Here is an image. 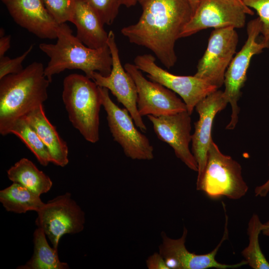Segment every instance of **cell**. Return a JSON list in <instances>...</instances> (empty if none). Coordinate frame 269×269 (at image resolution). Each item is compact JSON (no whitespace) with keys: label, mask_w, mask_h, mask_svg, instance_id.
<instances>
[{"label":"cell","mask_w":269,"mask_h":269,"mask_svg":"<svg viewBox=\"0 0 269 269\" xmlns=\"http://www.w3.org/2000/svg\"><path fill=\"white\" fill-rule=\"evenodd\" d=\"M142 12L122 34L131 43L151 51L167 68L177 61L176 41L193 14L186 0H137Z\"/></svg>","instance_id":"obj_1"},{"label":"cell","mask_w":269,"mask_h":269,"mask_svg":"<svg viewBox=\"0 0 269 269\" xmlns=\"http://www.w3.org/2000/svg\"><path fill=\"white\" fill-rule=\"evenodd\" d=\"M43 65L33 62L15 74L0 79V133L9 134L18 119L43 105L47 99L51 82L46 77Z\"/></svg>","instance_id":"obj_2"},{"label":"cell","mask_w":269,"mask_h":269,"mask_svg":"<svg viewBox=\"0 0 269 269\" xmlns=\"http://www.w3.org/2000/svg\"><path fill=\"white\" fill-rule=\"evenodd\" d=\"M55 43H41V51L49 58L44 69L46 77L51 82L56 74L67 69L83 71L87 77L93 72L108 76L112 68L111 51L107 46L99 48H91L84 44L66 24H59Z\"/></svg>","instance_id":"obj_3"},{"label":"cell","mask_w":269,"mask_h":269,"mask_svg":"<svg viewBox=\"0 0 269 269\" xmlns=\"http://www.w3.org/2000/svg\"><path fill=\"white\" fill-rule=\"evenodd\" d=\"M63 87L62 98L70 122L87 141L97 142L102 106L99 87L86 75L77 73L67 76Z\"/></svg>","instance_id":"obj_4"},{"label":"cell","mask_w":269,"mask_h":269,"mask_svg":"<svg viewBox=\"0 0 269 269\" xmlns=\"http://www.w3.org/2000/svg\"><path fill=\"white\" fill-rule=\"evenodd\" d=\"M196 189L212 199L226 196L235 200L244 196L248 190L240 163L222 153L213 139L208 150L203 174L196 182Z\"/></svg>","instance_id":"obj_5"},{"label":"cell","mask_w":269,"mask_h":269,"mask_svg":"<svg viewBox=\"0 0 269 269\" xmlns=\"http://www.w3.org/2000/svg\"><path fill=\"white\" fill-rule=\"evenodd\" d=\"M262 24L259 17L250 21L247 26V39L236 54L228 66L225 75V89L223 95L231 107L230 121L227 130H233L238 123L240 108L238 102L241 96V89L247 80V73L253 56L261 53L267 48L262 41H258L261 32Z\"/></svg>","instance_id":"obj_6"},{"label":"cell","mask_w":269,"mask_h":269,"mask_svg":"<svg viewBox=\"0 0 269 269\" xmlns=\"http://www.w3.org/2000/svg\"><path fill=\"white\" fill-rule=\"evenodd\" d=\"M99 89L110 131L125 155L134 160L152 159L153 147L148 138L136 129L128 111L112 101L108 89L99 87Z\"/></svg>","instance_id":"obj_7"},{"label":"cell","mask_w":269,"mask_h":269,"mask_svg":"<svg viewBox=\"0 0 269 269\" xmlns=\"http://www.w3.org/2000/svg\"><path fill=\"white\" fill-rule=\"evenodd\" d=\"M37 214L35 225L56 249L63 236L79 233L84 228L85 213L69 192L49 200Z\"/></svg>","instance_id":"obj_8"},{"label":"cell","mask_w":269,"mask_h":269,"mask_svg":"<svg viewBox=\"0 0 269 269\" xmlns=\"http://www.w3.org/2000/svg\"><path fill=\"white\" fill-rule=\"evenodd\" d=\"M254 13L251 8L238 0H201L180 38L208 28H242L246 23V14Z\"/></svg>","instance_id":"obj_9"},{"label":"cell","mask_w":269,"mask_h":269,"mask_svg":"<svg viewBox=\"0 0 269 269\" xmlns=\"http://www.w3.org/2000/svg\"><path fill=\"white\" fill-rule=\"evenodd\" d=\"M134 64L147 77L179 95L185 104L187 111L191 115L196 105L206 96L218 89L205 80L193 76L173 74L158 66L155 58L150 54L138 55Z\"/></svg>","instance_id":"obj_10"},{"label":"cell","mask_w":269,"mask_h":269,"mask_svg":"<svg viewBox=\"0 0 269 269\" xmlns=\"http://www.w3.org/2000/svg\"><path fill=\"white\" fill-rule=\"evenodd\" d=\"M238 40V33L233 27L213 30L194 75L218 89L222 87L226 70L236 53Z\"/></svg>","instance_id":"obj_11"},{"label":"cell","mask_w":269,"mask_h":269,"mask_svg":"<svg viewBox=\"0 0 269 269\" xmlns=\"http://www.w3.org/2000/svg\"><path fill=\"white\" fill-rule=\"evenodd\" d=\"M107 44L112 58V68L108 76L93 72L88 77L99 87L107 88L129 112L136 127L145 133L147 128L137 108V94L132 78L122 65L115 34L112 30L108 33Z\"/></svg>","instance_id":"obj_12"},{"label":"cell","mask_w":269,"mask_h":269,"mask_svg":"<svg viewBox=\"0 0 269 269\" xmlns=\"http://www.w3.org/2000/svg\"><path fill=\"white\" fill-rule=\"evenodd\" d=\"M124 68L136 85L137 108L141 117H158L187 111L184 102L174 92L159 83L146 79L134 64L127 63Z\"/></svg>","instance_id":"obj_13"},{"label":"cell","mask_w":269,"mask_h":269,"mask_svg":"<svg viewBox=\"0 0 269 269\" xmlns=\"http://www.w3.org/2000/svg\"><path fill=\"white\" fill-rule=\"evenodd\" d=\"M228 219H226L225 231L222 239L218 246L211 252L203 255L191 253L187 250L185 243L187 235V230L183 228L181 237L177 239L168 237L164 232H161L162 243L159 246V253L164 259L169 269H236L247 265V262L227 265L218 262L216 255L223 242L228 236Z\"/></svg>","instance_id":"obj_14"},{"label":"cell","mask_w":269,"mask_h":269,"mask_svg":"<svg viewBox=\"0 0 269 269\" xmlns=\"http://www.w3.org/2000/svg\"><path fill=\"white\" fill-rule=\"evenodd\" d=\"M187 111L155 117L148 115L157 137L168 144L176 157L188 168L198 171V164L189 149L192 139L191 118Z\"/></svg>","instance_id":"obj_15"},{"label":"cell","mask_w":269,"mask_h":269,"mask_svg":"<svg viewBox=\"0 0 269 269\" xmlns=\"http://www.w3.org/2000/svg\"><path fill=\"white\" fill-rule=\"evenodd\" d=\"M228 101L222 91L218 89L201 100L195 106L199 115L194 123L192 134V153L198 164L197 182L201 178L207 161V152L212 140L211 136L213 120L216 114L224 110Z\"/></svg>","instance_id":"obj_16"},{"label":"cell","mask_w":269,"mask_h":269,"mask_svg":"<svg viewBox=\"0 0 269 269\" xmlns=\"http://www.w3.org/2000/svg\"><path fill=\"white\" fill-rule=\"evenodd\" d=\"M14 21L41 39L57 38L59 24L42 0H1Z\"/></svg>","instance_id":"obj_17"},{"label":"cell","mask_w":269,"mask_h":269,"mask_svg":"<svg viewBox=\"0 0 269 269\" xmlns=\"http://www.w3.org/2000/svg\"><path fill=\"white\" fill-rule=\"evenodd\" d=\"M72 23L76 27V37L86 46L99 49L107 46L108 33L101 19L84 0H76Z\"/></svg>","instance_id":"obj_18"},{"label":"cell","mask_w":269,"mask_h":269,"mask_svg":"<svg viewBox=\"0 0 269 269\" xmlns=\"http://www.w3.org/2000/svg\"><path fill=\"white\" fill-rule=\"evenodd\" d=\"M24 117L46 146L50 155L51 162L60 167L66 166L69 162L68 146L60 136L55 127L47 118L43 105Z\"/></svg>","instance_id":"obj_19"},{"label":"cell","mask_w":269,"mask_h":269,"mask_svg":"<svg viewBox=\"0 0 269 269\" xmlns=\"http://www.w3.org/2000/svg\"><path fill=\"white\" fill-rule=\"evenodd\" d=\"M8 179L40 196L52 186L50 178L27 158H22L7 170Z\"/></svg>","instance_id":"obj_20"},{"label":"cell","mask_w":269,"mask_h":269,"mask_svg":"<svg viewBox=\"0 0 269 269\" xmlns=\"http://www.w3.org/2000/svg\"><path fill=\"white\" fill-rule=\"evenodd\" d=\"M44 231L37 228L33 233V253L31 258L17 269H69L67 263L60 261L58 249L51 247Z\"/></svg>","instance_id":"obj_21"},{"label":"cell","mask_w":269,"mask_h":269,"mask_svg":"<svg viewBox=\"0 0 269 269\" xmlns=\"http://www.w3.org/2000/svg\"><path fill=\"white\" fill-rule=\"evenodd\" d=\"M0 202L6 211L18 214L37 212L45 204L39 195L15 182L0 191Z\"/></svg>","instance_id":"obj_22"},{"label":"cell","mask_w":269,"mask_h":269,"mask_svg":"<svg viewBox=\"0 0 269 269\" xmlns=\"http://www.w3.org/2000/svg\"><path fill=\"white\" fill-rule=\"evenodd\" d=\"M9 134L18 137L33 153L41 165L46 166L51 162L46 146L25 117L14 122L9 130Z\"/></svg>","instance_id":"obj_23"},{"label":"cell","mask_w":269,"mask_h":269,"mask_svg":"<svg viewBox=\"0 0 269 269\" xmlns=\"http://www.w3.org/2000/svg\"><path fill=\"white\" fill-rule=\"evenodd\" d=\"M262 225L259 217L254 214L248 223L249 245L242 252L247 264L254 269H269V262L262 253L259 244V237L262 232Z\"/></svg>","instance_id":"obj_24"},{"label":"cell","mask_w":269,"mask_h":269,"mask_svg":"<svg viewBox=\"0 0 269 269\" xmlns=\"http://www.w3.org/2000/svg\"><path fill=\"white\" fill-rule=\"evenodd\" d=\"M45 8L59 24L72 22L76 0H42Z\"/></svg>","instance_id":"obj_25"},{"label":"cell","mask_w":269,"mask_h":269,"mask_svg":"<svg viewBox=\"0 0 269 269\" xmlns=\"http://www.w3.org/2000/svg\"><path fill=\"white\" fill-rule=\"evenodd\" d=\"M97 13L104 24H112L117 17L121 0H84Z\"/></svg>","instance_id":"obj_26"},{"label":"cell","mask_w":269,"mask_h":269,"mask_svg":"<svg viewBox=\"0 0 269 269\" xmlns=\"http://www.w3.org/2000/svg\"><path fill=\"white\" fill-rule=\"evenodd\" d=\"M249 8L256 10L260 18L262 28V42L269 48V0H242Z\"/></svg>","instance_id":"obj_27"},{"label":"cell","mask_w":269,"mask_h":269,"mask_svg":"<svg viewBox=\"0 0 269 269\" xmlns=\"http://www.w3.org/2000/svg\"><path fill=\"white\" fill-rule=\"evenodd\" d=\"M33 47L31 45L29 48L21 55L14 58L7 56L0 58V79L11 74H15L23 70L22 63Z\"/></svg>","instance_id":"obj_28"},{"label":"cell","mask_w":269,"mask_h":269,"mask_svg":"<svg viewBox=\"0 0 269 269\" xmlns=\"http://www.w3.org/2000/svg\"><path fill=\"white\" fill-rule=\"evenodd\" d=\"M146 265L148 269H169L162 256L157 253L148 257Z\"/></svg>","instance_id":"obj_29"},{"label":"cell","mask_w":269,"mask_h":269,"mask_svg":"<svg viewBox=\"0 0 269 269\" xmlns=\"http://www.w3.org/2000/svg\"><path fill=\"white\" fill-rule=\"evenodd\" d=\"M11 36L4 35L0 37V58L4 56L10 47Z\"/></svg>","instance_id":"obj_30"},{"label":"cell","mask_w":269,"mask_h":269,"mask_svg":"<svg viewBox=\"0 0 269 269\" xmlns=\"http://www.w3.org/2000/svg\"><path fill=\"white\" fill-rule=\"evenodd\" d=\"M269 192V179L264 184L257 186L255 189L256 196L265 197Z\"/></svg>","instance_id":"obj_31"},{"label":"cell","mask_w":269,"mask_h":269,"mask_svg":"<svg viewBox=\"0 0 269 269\" xmlns=\"http://www.w3.org/2000/svg\"><path fill=\"white\" fill-rule=\"evenodd\" d=\"M189 4L193 13L201 0H186Z\"/></svg>","instance_id":"obj_32"},{"label":"cell","mask_w":269,"mask_h":269,"mask_svg":"<svg viewBox=\"0 0 269 269\" xmlns=\"http://www.w3.org/2000/svg\"><path fill=\"white\" fill-rule=\"evenodd\" d=\"M262 233L269 238V221L263 224Z\"/></svg>","instance_id":"obj_33"},{"label":"cell","mask_w":269,"mask_h":269,"mask_svg":"<svg viewBox=\"0 0 269 269\" xmlns=\"http://www.w3.org/2000/svg\"><path fill=\"white\" fill-rule=\"evenodd\" d=\"M122 5L127 7L134 6L137 3V0H121Z\"/></svg>","instance_id":"obj_34"},{"label":"cell","mask_w":269,"mask_h":269,"mask_svg":"<svg viewBox=\"0 0 269 269\" xmlns=\"http://www.w3.org/2000/svg\"><path fill=\"white\" fill-rule=\"evenodd\" d=\"M4 35V30L3 28H1L0 29V37Z\"/></svg>","instance_id":"obj_35"},{"label":"cell","mask_w":269,"mask_h":269,"mask_svg":"<svg viewBox=\"0 0 269 269\" xmlns=\"http://www.w3.org/2000/svg\"><path fill=\"white\" fill-rule=\"evenodd\" d=\"M239 0V1H240V2H242V3H244L243 2V1H242V0Z\"/></svg>","instance_id":"obj_36"}]
</instances>
